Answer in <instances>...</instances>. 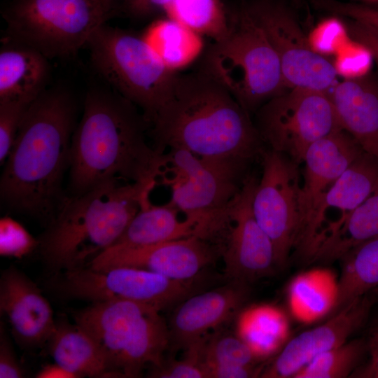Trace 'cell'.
<instances>
[{"mask_svg":"<svg viewBox=\"0 0 378 378\" xmlns=\"http://www.w3.org/2000/svg\"><path fill=\"white\" fill-rule=\"evenodd\" d=\"M372 304L368 294L365 295L322 325L301 332L285 346L261 377H293L315 357L346 342L365 322Z\"/></svg>","mask_w":378,"mask_h":378,"instance_id":"cell-16","label":"cell"},{"mask_svg":"<svg viewBox=\"0 0 378 378\" xmlns=\"http://www.w3.org/2000/svg\"><path fill=\"white\" fill-rule=\"evenodd\" d=\"M141 38L160 62L174 72L195 61L202 52V36L167 17L151 22Z\"/></svg>","mask_w":378,"mask_h":378,"instance_id":"cell-25","label":"cell"},{"mask_svg":"<svg viewBox=\"0 0 378 378\" xmlns=\"http://www.w3.org/2000/svg\"><path fill=\"white\" fill-rule=\"evenodd\" d=\"M172 0H129L128 9L136 17L148 16L164 7Z\"/></svg>","mask_w":378,"mask_h":378,"instance_id":"cell-40","label":"cell"},{"mask_svg":"<svg viewBox=\"0 0 378 378\" xmlns=\"http://www.w3.org/2000/svg\"><path fill=\"white\" fill-rule=\"evenodd\" d=\"M367 346L370 354L368 361L360 365L351 377L378 378V326L371 331Z\"/></svg>","mask_w":378,"mask_h":378,"instance_id":"cell-38","label":"cell"},{"mask_svg":"<svg viewBox=\"0 0 378 378\" xmlns=\"http://www.w3.org/2000/svg\"><path fill=\"white\" fill-rule=\"evenodd\" d=\"M4 42L0 51V100L31 103L47 89L49 59L33 48Z\"/></svg>","mask_w":378,"mask_h":378,"instance_id":"cell-22","label":"cell"},{"mask_svg":"<svg viewBox=\"0 0 378 378\" xmlns=\"http://www.w3.org/2000/svg\"><path fill=\"white\" fill-rule=\"evenodd\" d=\"M31 104L21 100H0L1 164L6 161L23 117Z\"/></svg>","mask_w":378,"mask_h":378,"instance_id":"cell-33","label":"cell"},{"mask_svg":"<svg viewBox=\"0 0 378 378\" xmlns=\"http://www.w3.org/2000/svg\"><path fill=\"white\" fill-rule=\"evenodd\" d=\"M77 104L69 90H45L28 107L6 160L0 195L9 208L46 225L66 200Z\"/></svg>","mask_w":378,"mask_h":378,"instance_id":"cell-2","label":"cell"},{"mask_svg":"<svg viewBox=\"0 0 378 378\" xmlns=\"http://www.w3.org/2000/svg\"><path fill=\"white\" fill-rule=\"evenodd\" d=\"M368 352L367 340L356 338L325 351L310 361L293 378L351 377Z\"/></svg>","mask_w":378,"mask_h":378,"instance_id":"cell-30","label":"cell"},{"mask_svg":"<svg viewBox=\"0 0 378 378\" xmlns=\"http://www.w3.org/2000/svg\"><path fill=\"white\" fill-rule=\"evenodd\" d=\"M342 128L378 159V78L372 75L337 83L328 93Z\"/></svg>","mask_w":378,"mask_h":378,"instance_id":"cell-21","label":"cell"},{"mask_svg":"<svg viewBox=\"0 0 378 378\" xmlns=\"http://www.w3.org/2000/svg\"><path fill=\"white\" fill-rule=\"evenodd\" d=\"M245 6L274 48L286 88L329 93L337 84V70L328 59L311 47L289 9L270 0H258Z\"/></svg>","mask_w":378,"mask_h":378,"instance_id":"cell-13","label":"cell"},{"mask_svg":"<svg viewBox=\"0 0 378 378\" xmlns=\"http://www.w3.org/2000/svg\"><path fill=\"white\" fill-rule=\"evenodd\" d=\"M295 1H301V0H295Z\"/></svg>","mask_w":378,"mask_h":378,"instance_id":"cell-43","label":"cell"},{"mask_svg":"<svg viewBox=\"0 0 378 378\" xmlns=\"http://www.w3.org/2000/svg\"><path fill=\"white\" fill-rule=\"evenodd\" d=\"M218 254L214 245L193 235L143 247L106 250L88 267L95 270L129 267L187 281L195 279Z\"/></svg>","mask_w":378,"mask_h":378,"instance_id":"cell-15","label":"cell"},{"mask_svg":"<svg viewBox=\"0 0 378 378\" xmlns=\"http://www.w3.org/2000/svg\"><path fill=\"white\" fill-rule=\"evenodd\" d=\"M347 27L352 38L367 48L378 62V31L354 20L347 24Z\"/></svg>","mask_w":378,"mask_h":378,"instance_id":"cell-37","label":"cell"},{"mask_svg":"<svg viewBox=\"0 0 378 378\" xmlns=\"http://www.w3.org/2000/svg\"><path fill=\"white\" fill-rule=\"evenodd\" d=\"M162 11L166 17L215 42L230 29V19L220 0H172Z\"/></svg>","mask_w":378,"mask_h":378,"instance_id":"cell-29","label":"cell"},{"mask_svg":"<svg viewBox=\"0 0 378 378\" xmlns=\"http://www.w3.org/2000/svg\"><path fill=\"white\" fill-rule=\"evenodd\" d=\"M24 374V370L15 356L4 326L1 323L0 378H20L23 377Z\"/></svg>","mask_w":378,"mask_h":378,"instance_id":"cell-36","label":"cell"},{"mask_svg":"<svg viewBox=\"0 0 378 378\" xmlns=\"http://www.w3.org/2000/svg\"><path fill=\"white\" fill-rule=\"evenodd\" d=\"M36 239L20 223L10 217L0 220V255L16 258H23L36 248Z\"/></svg>","mask_w":378,"mask_h":378,"instance_id":"cell-32","label":"cell"},{"mask_svg":"<svg viewBox=\"0 0 378 378\" xmlns=\"http://www.w3.org/2000/svg\"><path fill=\"white\" fill-rule=\"evenodd\" d=\"M154 309L139 321L134 336L124 350L115 369L116 377H137L144 367L163 363L162 356L170 342L169 329Z\"/></svg>","mask_w":378,"mask_h":378,"instance_id":"cell-26","label":"cell"},{"mask_svg":"<svg viewBox=\"0 0 378 378\" xmlns=\"http://www.w3.org/2000/svg\"><path fill=\"white\" fill-rule=\"evenodd\" d=\"M313 2L320 8L361 22L378 31V8L337 0H313Z\"/></svg>","mask_w":378,"mask_h":378,"instance_id":"cell-35","label":"cell"},{"mask_svg":"<svg viewBox=\"0 0 378 378\" xmlns=\"http://www.w3.org/2000/svg\"><path fill=\"white\" fill-rule=\"evenodd\" d=\"M260 159L262 170L253 195V213L273 244L276 267H284L292 255L300 223V164L268 148Z\"/></svg>","mask_w":378,"mask_h":378,"instance_id":"cell-12","label":"cell"},{"mask_svg":"<svg viewBox=\"0 0 378 378\" xmlns=\"http://www.w3.org/2000/svg\"><path fill=\"white\" fill-rule=\"evenodd\" d=\"M154 187L111 181L67 195L38 239L45 263L56 272L88 267L118 241Z\"/></svg>","mask_w":378,"mask_h":378,"instance_id":"cell-4","label":"cell"},{"mask_svg":"<svg viewBox=\"0 0 378 378\" xmlns=\"http://www.w3.org/2000/svg\"><path fill=\"white\" fill-rule=\"evenodd\" d=\"M255 125L265 146L298 164L313 143L343 130L328 93L300 88L286 90L260 106Z\"/></svg>","mask_w":378,"mask_h":378,"instance_id":"cell-9","label":"cell"},{"mask_svg":"<svg viewBox=\"0 0 378 378\" xmlns=\"http://www.w3.org/2000/svg\"><path fill=\"white\" fill-rule=\"evenodd\" d=\"M340 261L333 314L378 286V236L354 247Z\"/></svg>","mask_w":378,"mask_h":378,"instance_id":"cell-27","label":"cell"},{"mask_svg":"<svg viewBox=\"0 0 378 378\" xmlns=\"http://www.w3.org/2000/svg\"><path fill=\"white\" fill-rule=\"evenodd\" d=\"M378 183V159L364 152L323 195L299 232L292 255L311 263L320 246L343 225Z\"/></svg>","mask_w":378,"mask_h":378,"instance_id":"cell-14","label":"cell"},{"mask_svg":"<svg viewBox=\"0 0 378 378\" xmlns=\"http://www.w3.org/2000/svg\"><path fill=\"white\" fill-rule=\"evenodd\" d=\"M241 168L200 158L179 148L162 152L156 184L170 190L167 204L197 223L206 214L225 205L248 175Z\"/></svg>","mask_w":378,"mask_h":378,"instance_id":"cell-11","label":"cell"},{"mask_svg":"<svg viewBox=\"0 0 378 378\" xmlns=\"http://www.w3.org/2000/svg\"><path fill=\"white\" fill-rule=\"evenodd\" d=\"M0 311L7 317L16 340L25 347L47 344L56 326L48 301L36 285L15 267L1 274Z\"/></svg>","mask_w":378,"mask_h":378,"instance_id":"cell-17","label":"cell"},{"mask_svg":"<svg viewBox=\"0 0 378 378\" xmlns=\"http://www.w3.org/2000/svg\"><path fill=\"white\" fill-rule=\"evenodd\" d=\"M258 180L248 174L235 195L223 206L206 214L200 228L201 238L222 255L225 275L244 284L276 267L273 244L253 213Z\"/></svg>","mask_w":378,"mask_h":378,"instance_id":"cell-8","label":"cell"},{"mask_svg":"<svg viewBox=\"0 0 378 378\" xmlns=\"http://www.w3.org/2000/svg\"><path fill=\"white\" fill-rule=\"evenodd\" d=\"M154 309H158L144 303L114 300L92 302L74 314L75 323L85 331L102 350L108 366L110 377H116L117 365L134 336L139 321Z\"/></svg>","mask_w":378,"mask_h":378,"instance_id":"cell-20","label":"cell"},{"mask_svg":"<svg viewBox=\"0 0 378 378\" xmlns=\"http://www.w3.org/2000/svg\"><path fill=\"white\" fill-rule=\"evenodd\" d=\"M246 284H227L199 294L179 303L171 318L170 342L188 349L202 340V335L230 319L244 302Z\"/></svg>","mask_w":378,"mask_h":378,"instance_id":"cell-19","label":"cell"},{"mask_svg":"<svg viewBox=\"0 0 378 378\" xmlns=\"http://www.w3.org/2000/svg\"><path fill=\"white\" fill-rule=\"evenodd\" d=\"M87 46L94 70L112 89L140 108L150 125L168 100L177 72L168 69L141 36L106 23Z\"/></svg>","mask_w":378,"mask_h":378,"instance_id":"cell-6","label":"cell"},{"mask_svg":"<svg viewBox=\"0 0 378 378\" xmlns=\"http://www.w3.org/2000/svg\"><path fill=\"white\" fill-rule=\"evenodd\" d=\"M103 4H104L106 6L110 8L111 4L113 0H100Z\"/></svg>","mask_w":378,"mask_h":378,"instance_id":"cell-42","label":"cell"},{"mask_svg":"<svg viewBox=\"0 0 378 378\" xmlns=\"http://www.w3.org/2000/svg\"><path fill=\"white\" fill-rule=\"evenodd\" d=\"M55 362L77 378L110 377L106 360L94 340L76 323L56 321L48 342Z\"/></svg>","mask_w":378,"mask_h":378,"instance_id":"cell-24","label":"cell"},{"mask_svg":"<svg viewBox=\"0 0 378 378\" xmlns=\"http://www.w3.org/2000/svg\"><path fill=\"white\" fill-rule=\"evenodd\" d=\"M364 152L358 142L344 130L334 132L309 147L302 162L304 167L298 235L323 195Z\"/></svg>","mask_w":378,"mask_h":378,"instance_id":"cell-18","label":"cell"},{"mask_svg":"<svg viewBox=\"0 0 378 378\" xmlns=\"http://www.w3.org/2000/svg\"><path fill=\"white\" fill-rule=\"evenodd\" d=\"M109 13L100 0H13L3 17L6 40L50 59L74 55L105 24Z\"/></svg>","mask_w":378,"mask_h":378,"instance_id":"cell-7","label":"cell"},{"mask_svg":"<svg viewBox=\"0 0 378 378\" xmlns=\"http://www.w3.org/2000/svg\"><path fill=\"white\" fill-rule=\"evenodd\" d=\"M148 127L136 106L113 89L91 88L71 139L70 195L111 181L156 184L162 153L148 144Z\"/></svg>","mask_w":378,"mask_h":378,"instance_id":"cell-3","label":"cell"},{"mask_svg":"<svg viewBox=\"0 0 378 378\" xmlns=\"http://www.w3.org/2000/svg\"><path fill=\"white\" fill-rule=\"evenodd\" d=\"M153 147L187 150L245 170L265 148L250 114L205 69L176 75L171 94L150 124Z\"/></svg>","mask_w":378,"mask_h":378,"instance_id":"cell-1","label":"cell"},{"mask_svg":"<svg viewBox=\"0 0 378 378\" xmlns=\"http://www.w3.org/2000/svg\"><path fill=\"white\" fill-rule=\"evenodd\" d=\"M205 64L249 114L287 90L278 56L245 6L232 15L228 33L215 42Z\"/></svg>","mask_w":378,"mask_h":378,"instance_id":"cell-5","label":"cell"},{"mask_svg":"<svg viewBox=\"0 0 378 378\" xmlns=\"http://www.w3.org/2000/svg\"><path fill=\"white\" fill-rule=\"evenodd\" d=\"M55 287L64 297L92 302L125 300L160 311L181 302L196 290L195 279L178 280L129 267L95 270L86 267L63 272Z\"/></svg>","mask_w":378,"mask_h":378,"instance_id":"cell-10","label":"cell"},{"mask_svg":"<svg viewBox=\"0 0 378 378\" xmlns=\"http://www.w3.org/2000/svg\"><path fill=\"white\" fill-rule=\"evenodd\" d=\"M378 236V183L341 227L318 249L311 263H330L357 245Z\"/></svg>","mask_w":378,"mask_h":378,"instance_id":"cell-28","label":"cell"},{"mask_svg":"<svg viewBox=\"0 0 378 378\" xmlns=\"http://www.w3.org/2000/svg\"><path fill=\"white\" fill-rule=\"evenodd\" d=\"M201 360L208 364L252 366L255 354L244 340L231 335L217 336L199 345Z\"/></svg>","mask_w":378,"mask_h":378,"instance_id":"cell-31","label":"cell"},{"mask_svg":"<svg viewBox=\"0 0 378 378\" xmlns=\"http://www.w3.org/2000/svg\"><path fill=\"white\" fill-rule=\"evenodd\" d=\"M175 207L149 202L132 218L118 241L107 250H121L153 245L195 234L197 222Z\"/></svg>","mask_w":378,"mask_h":378,"instance_id":"cell-23","label":"cell"},{"mask_svg":"<svg viewBox=\"0 0 378 378\" xmlns=\"http://www.w3.org/2000/svg\"><path fill=\"white\" fill-rule=\"evenodd\" d=\"M202 363L207 378H248L256 374L252 366Z\"/></svg>","mask_w":378,"mask_h":378,"instance_id":"cell-39","label":"cell"},{"mask_svg":"<svg viewBox=\"0 0 378 378\" xmlns=\"http://www.w3.org/2000/svg\"><path fill=\"white\" fill-rule=\"evenodd\" d=\"M37 378H77V377L57 363L48 364L36 374Z\"/></svg>","mask_w":378,"mask_h":378,"instance_id":"cell-41","label":"cell"},{"mask_svg":"<svg viewBox=\"0 0 378 378\" xmlns=\"http://www.w3.org/2000/svg\"></svg>","mask_w":378,"mask_h":378,"instance_id":"cell-44","label":"cell"},{"mask_svg":"<svg viewBox=\"0 0 378 378\" xmlns=\"http://www.w3.org/2000/svg\"><path fill=\"white\" fill-rule=\"evenodd\" d=\"M186 358L162 363L154 367L150 377L158 378H207V374L199 355L198 345L188 349Z\"/></svg>","mask_w":378,"mask_h":378,"instance_id":"cell-34","label":"cell"}]
</instances>
